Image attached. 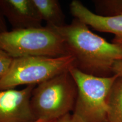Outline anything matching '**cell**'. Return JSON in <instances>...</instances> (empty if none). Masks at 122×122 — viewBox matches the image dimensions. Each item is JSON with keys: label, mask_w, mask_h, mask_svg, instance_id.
Listing matches in <instances>:
<instances>
[{"label": "cell", "mask_w": 122, "mask_h": 122, "mask_svg": "<svg viewBox=\"0 0 122 122\" xmlns=\"http://www.w3.org/2000/svg\"><path fill=\"white\" fill-rule=\"evenodd\" d=\"M46 27L63 39L68 54L74 58L75 67L79 71L98 77L114 75V63L122 59L119 47L94 33L87 25L75 18L62 27Z\"/></svg>", "instance_id": "6da1fadb"}, {"label": "cell", "mask_w": 122, "mask_h": 122, "mask_svg": "<svg viewBox=\"0 0 122 122\" xmlns=\"http://www.w3.org/2000/svg\"><path fill=\"white\" fill-rule=\"evenodd\" d=\"M77 87L70 71L39 84L33 90L30 105L36 120L56 121L74 110Z\"/></svg>", "instance_id": "7a4b0ae2"}, {"label": "cell", "mask_w": 122, "mask_h": 122, "mask_svg": "<svg viewBox=\"0 0 122 122\" xmlns=\"http://www.w3.org/2000/svg\"><path fill=\"white\" fill-rule=\"evenodd\" d=\"M0 49L14 58L69 55L63 39L46 26L0 33Z\"/></svg>", "instance_id": "3957f363"}, {"label": "cell", "mask_w": 122, "mask_h": 122, "mask_svg": "<svg viewBox=\"0 0 122 122\" xmlns=\"http://www.w3.org/2000/svg\"><path fill=\"white\" fill-rule=\"evenodd\" d=\"M77 87L72 115L80 122H107L108 98L117 76L98 77L70 70Z\"/></svg>", "instance_id": "277c9868"}, {"label": "cell", "mask_w": 122, "mask_h": 122, "mask_svg": "<svg viewBox=\"0 0 122 122\" xmlns=\"http://www.w3.org/2000/svg\"><path fill=\"white\" fill-rule=\"evenodd\" d=\"M74 67L75 59L71 55L14 58L9 71L0 80V91L19 85H38Z\"/></svg>", "instance_id": "5b68a950"}, {"label": "cell", "mask_w": 122, "mask_h": 122, "mask_svg": "<svg viewBox=\"0 0 122 122\" xmlns=\"http://www.w3.org/2000/svg\"><path fill=\"white\" fill-rule=\"evenodd\" d=\"M36 85L0 91V122H35L30 99Z\"/></svg>", "instance_id": "8992f818"}, {"label": "cell", "mask_w": 122, "mask_h": 122, "mask_svg": "<svg viewBox=\"0 0 122 122\" xmlns=\"http://www.w3.org/2000/svg\"><path fill=\"white\" fill-rule=\"evenodd\" d=\"M70 10L75 19L88 27L97 31L114 35L112 43L122 49V15L114 16H102L91 11L77 0L71 1Z\"/></svg>", "instance_id": "52a82bcc"}, {"label": "cell", "mask_w": 122, "mask_h": 122, "mask_svg": "<svg viewBox=\"0 0 122 122\" xmlns=\"http://www.w3.org/2000/svg\"><path fill=\"white\" fill-rule=\"evenodd\" d=\"M0 11L12 30L42 27V20L32 0H0Z\"/></svg>", "instance_id": "ba28073f"}, {"label": "cell", "mask_w": 122, "mask_h": 122, "mask_svg": "<svg viewBox=\"0 0 122 122\" xmlns=\"http://www.w3.org/2000/svg\"><path fill=\"white\" fill-rule=\"evenodd\" d=\"M46 26L59 27L65 25V15L58 0H32Z\"/></svg>", "instance_id": "9c48e42d"}, {"label": "cell", "mask_w": 122, "mask_h": 122, "mask_svg": "<svg viewBox=\"0 0 122 122\" xmlns=\"http://www.w3.org/2000/svg\"><path fill=\"white\" fill-rule=\"evenodd\" d=\"M107 122H122V77L117 76L110 92Z\"/></svg>", "instance_id": "30bf717a"}, {"label": "cell", "mask_w": 122, "mask_h": 122, "mask_svg": "<svg viewBox=\"0 0 122 122\" xmlns=\"http://www.w3.org/2000/svg\"><path fill=\"white\" fill-rule=\"evenodd\" d=\"M93 2L97 14L104 16L122 15V0H96Z\"/></svg>", "instance_id": "8fae6325"}, {"label": "cell", "mask_w": 122, "mask_h": 122, "mask_svg": "<svg viewBox=\"0 0 122 122\" xmlns=\"http://www.w3.org/2000/svg\"><path fill=\"white\" fill-rule=\"evenodd\" d=\"M13 59L14 58L8 53L0 49V80L9 71Z\"/></svg>", "instance_id": "7c38bea8"}, {"label": "cell", "mask_w": 122, "mask_h": 122, "mask_svg": "<svg viewBox=\"0 0 122 122\" xmlns=\"http://www.w3.org/2000/svg\"><path fill=\"white\" fill-rule=\"evenodd\" d=\"M112 73L114 75L122 77V59L117 61L112 67Z\"/></svg>", "instance_id": "4fadbf2b"}, {"label": "cell", "mask_w": 122, "mask_h": 122, "mask_svg": "<svg viewBox=\"0 0 122 122\" xmlns=\"http://www.w3.org/2000/svg\"><path fill=\"white\" fill-rule=\"evenodd\" d=\"M56 122H80L79 120L73 116L72 114H67L66 115L61 117L56 120Z\"/></svg>", "instance_id": "5bb4252c"}, {"label": "cell", "mask_w": 122, "mask_h": 122, "mask_svg": "<svg viewBox=\"0 0 122 122\" xmlns=\"http://www.w3.org/2000/svg\"><path fill=\"white\" fill-rule=\"evenodd\" d=\"M7 31L6 23L5 22V18L0 11V33Z\"/></svg>", "instance_id": "9a60e30c"}, {"label": "cell", "mask_w": 122, "mask_h": 122, "mask_svg": "<svg viewBox=\"0 0 122 122\" xmlns=\"http://www.w3.org/2000/svg\"><path fill=\"white\" fill-rule=\"evenodd\" d=\"M56 121H44V120H37V121H36L35 122H56Z\"/></svg>", "instance_id": "2e32d148"}]
</instances>
